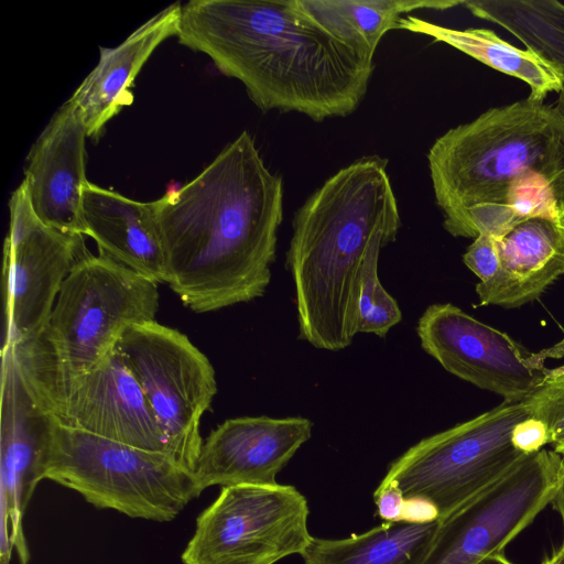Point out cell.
<instances>
[{
  "instance_id": "1",
  "label": "cell",
  "mask_w": 564,
  "mask_h": 564,
  "mask_svg": "<svg viewBox=\"0 0 564 564\" xmlns=\"http://www.w3.org/2000/svg\"><path fill=\"white\" fill-rule=\"evenodd\" d=\"M166 284L196 313L262 296L283 219V181L242 131L192 181L153 200Z\"/></svg>"
},
{
  "instance_id": "2",
  "label": "cell",
  "mask_w": 564,
  "mask_h": 564,
  "mask_svg": "<svg viewBox=\"0 0 564 564\" xmlns=\"http://www.w3.org/2000/svg\"><path fill=\"white\" fill-rule=\"evenodd\" d=\"M176 37L262 111L314 121L352 113L375 69V54L330 31L304 0H189Z\"/></svg>"
},
{
  "instance_id": "3",
  "label": "cell",
  "mask_w": 564,
  "mask_h": 564,
  "mask_svg": "<svg viewBox=\"0 0 564 564\" xmlns=\"http://www.w3.org/2000/svg\"><path fill=\"white\" fill-rule=\"evenodd\" d=\"M435 203L454 237L499 239L532 217L557 221L564 118L529 97L449 129L427 154Z\"/></svg>"
},
{
  "instance_id": "4",
  "label": "cell",
  "mask_w": 564,
  "mask_h": 564,
  "mask_svg": "<svg viewBox=\"0 0 564 564\" xmlns=\"http://www.w3.org/2000/svg\"><path fill=\"white\" fill-rule=\"evenodd\" d=\"M388 160L361 156L328 177L292 220L286 264L292 274L300 338L337 351L358 333L360 276L377 240L401 227Z\"/></svg>"
},
{
  "instance_id": "5",
  "label": "cell",
  "mask_w": 564,
  "mask_h": 564,
  "mask_svg": "<svg viewBox=\"0 0 564 564\" xmlns=\"http://www.w3.org/2000/svg\"><path fill=\"white\" fill-rule=\"evenodd\" d=\"M158 285L104 253L88 251L63 282L41 335L12 347L35 371L57 378L84 373L115 349L129 327L155 321Z\"/></svg>"
},
{
  "instance_id": "6",
  "label": "cell",
  "mask_w": 564,
  "mask_h": 564,
  "mask_svg": "<svg viewBox=\"0 0 564 564\" xmlns=\"http://www.w3.org/2000/svg\"><path fill=\"white\" fill-rule=\"evenodd\" d=\"M41 479L78 492L98 509L155 522L174 520L199 496L193 473L169 455L72 429L53 416Z\"/></svg>"
},
{
  "instance_id": "7",
  "label": "cell",
  "mask_w": 564,
  "mask_h": 564,
  "mask_svg": "<svg viewBox=\"0 0 564 564\" xmlns=\"http://www.w3.org/2000/svg\"><path fill=\"white\" fill-rule=\"evenodd\" d=\"M529 416L524 400L503 401L421 440L389 465L382 480L395 482L405 499L429 500L443 520L527 456L513 447L511 433Z\"/></svg>"
},
{
  "instance_id": "8",
  "label": "cell",
  "mask_w": 564,
  "mask_h": 564,
  "mask_svg": "<svg viewBox=\"0 0 564 564\" xmlns=\"http://www.w3.org/2000/svg\"><path fill=\"white\" fill-rule=\"evenodd\" d=\"M115 349L138 381L167 455L193 473L204 442L200 420L217 393L213 365L186 335L156 321L129 327Z\"/></svg>"
},
{
  "instance_id": "9",
  "label": "cell",
  "mask_w": 564,
  "mask_h": 564,
  "mask_svg": "<svg viewBox=\"0 0 564 564\" xmlns=\"http://www.w3.org/2000/svg\"><path fill=\"white\" fill-rule=\"evenodd\" d=\"M306 498L290 485L221 487L196 519L183 564H275L302 554L313 536Z\"/></svg>"
},
{
  "instance_id": "10",
  "label": "cell",
  "mask_w": 564,
  "mask_h": 564,
  "mask_svg": "<svg viewBox=\"0 0 564 564\" xmlns=\"http://www.w3.org/2000/svg\"><path fill=\"white\" fill-rule=\"evenodd\" d=\"M563 456L541 449L440 520L423 564H478L502 553L552 502Z\"/></svg>"
},
{
  "instance_id": "11",
  "label": "cell",
  "mask_w": 564,
  "mask_h": 564,
  "mask_svg": "<svg viewBox=\"0 0 564 564\" xmlns=\"http://www.w3.org/2000/svg\"><path fill=\"white\" fill-rule=\"evenodd\" d=\"M9 213L2 265V346H20L41 335L63 282L88 250L84 236L50 227L36 216L23 181L11 193Z\"/></svg>"
},
{
  "instance_id": "12",
  "label": "cell",
  "mask_w": 564,
  "mask_h": 564,
  "mask_svg": "<svg viewBox=\"0 0 564 564\" xmlns=\"http://www.w3.org/2000/svg\"><path fill=\"white\" fill-rule=\"evenodd\" d=\"M416 333L423 350L445 370L508 402L525 400L549 373L545 360L564 355V338L532 352L451 303L430 305Z\"/></svg>"
},
{
  "instance_id": "13",
  "label": "cell",
  "mask_w": 564,
  "mask_h": 564,
  "mask_svg": "<svg viewBox=\"0 0 564 564\" xmlns=\"http://www.w3.org/2000/svg\"><path fill=\"white\" fill-rule=\"evenodd\" d=\"M18 360L40 405L63 425L167 455L151 408L116 349L93 369L69 378L35 371Z\"/></svg>"
},
{
  "instance_id": "14",
  "label": "cell",
  "mask_w": 564,
  "mask_h": 564,
  "mask_svg": "<svg viewBox=\"0 0 564 564\" xmlns=\"http://www.w3.org/2000/svg\"><path fill=\"white\" fill-rule=\"evenodd\" d=\"M52 416L34 397L13 347L1 348L0 488L2 558L12 549L29 564L23 514L41 479Z\"/></svg>"
},
{
  "instance_id": "15",
  "label": "cell",
  "mask_w": 564,
  "mask_h": 564,
  "mask_svg": "<svg viewBox=\"0 0 564 564\" xmlns=\"http://www.w3.org/2000/svg\"><path fill=\"white\" fill-rule=\"evenodd\" d=\"M305 417L228 419L204 440L193 471L197 492L212 486L275 485L276 475L311 437Z\"/></svg>"
},
{
  "instance_id": "16",
  "label": "cell",
  "mask_w": 564,
  "mask_h": 564,
  "mask_svg": "<svg viewBox=\"0 0 564 564\" xmlns=\"http://www.w3.org/2000/svg\"><path fill=\"white\" fill-rule=\"evenodd\" d=\"M87 130L67 99L50 118L26 155L23 182L36 216L64 232L86 236L82 189L86 177Z\"/></svg>"
},
{
  "instance_id": "17",
  "label": "cell",
  "mask_w": 564,
  "mask_h": 564,
  "mask_svg": "<svg viewBox=\"0 0 564 564\" xmlns=\"http://www.w3.org/2000/svg\"><path fill=\"white\" fill-rule=\"evenodd\" d=\"M181 12V2H174L138 26L118 46L99 47L97 65L68 98L80 113L88 138L99 140L107 122L133 102L131 88L135 77L153 52L177 35Z\"/></svg>"
},
{
  "instance_id": "18",
  "label": "cell",
  "mask_w": 564,
  "mask_h": 564,
  "mask_svg": "<svg viewBox=\"0 0 564 564\" xmlns=\"http://www.w3.org/2000/svg\"><path fill=\"white\" fill-rule=\"evenodd\" d=\"M495 240L499 271L490 281L477 283L481 305L521 306L564 275V228L555 219H525Z\"/></svg>"
},
{
  "instance_id": "19",
  "label": "cell",
  "mask_w": 564,
  "mask_h": 564,
  "mask_svg": "<svg viewBox=\"0 0 564 564\" xmlns=\"http://www.w3.org/2000/svg\"><path fill=\"white\" fill-rule=\"evenodd\" d=\"M82 214L86 236L100 253L158 284L166 282L153 200H134L88 181L82 189Z\"/></svg>"
},
{
  "instance_id": "20",
  "label": "cell",
  "mask_w": 564,
  "mask_h": 564,
  "mask_svg": "<svg viewBox=\"0 0 564 564\" xmlns=\"http://www.w3.org/2000/svg\"><path fill=\"white\" fill-rule=\"evenodd\" d=\"M398 30L426 35L447 44L476 61L525 83L529 98L545 101L563 86L561 69L530 48H520L486 28L453 29L415 15H402Z\"/></svg>"
},
{
  "instance_id": "21",
  "label": "cell",
  "mask_w": 564,
  "mask_h": 564,
  "mask_svg": "<svg viewBox=\"0 0 564 564\" xmlns=\"http://www.w3.org/2000/svg\"><path fill=\"white\" fill-rule=\"evenodd\" d=\"M438 525L383 522L345 539L313 538L301 556L304 564H423Z\"/></svg>"
},
{
  "instance_id": "22",
  "label": "cell",
  "mask_w": 564,
  "mask_h": 564,
  "mask_svg": "<svg viewBox=\"0 0 564 564\" xmlns=\"http://www.w3.org/2000/svg\"><path fill=\"white\" fill-rule=\"evenodd\" d=\"M474 17L501 26L556 65L563 86L555 104L564 118V3L557 0H464Z\"/></svg>"
},
{
  "instance_id": "23",
  "label": "cell",
  "mask_w": 564,
  "mask_h": 564,
  "mask_svg": "<svg viewBox=\"0 0 564 564\" xmlns=\"http://www.w3.org/2000/svg\"><path fill=\"white\" fill-rule=\"evenodd\" d=\"M308 10L337 35L375 54L403 14L416 10H447L458 0H304Z\"/></svg>"
},
{
  "instance_id": "24",
  "label": "cell",
  "mask_w": 564,
  "mask_h": 564,
  "mask_svg": "<svg viewBox=\"0 0 564 564\" xmlns=\"http://www.w3.org/2000/svg\"><path fill=\"white\" fill-rule=\"evenodd\" d=\"M386 245L383 240H377L370 247L361 270L358 300V333L379 337H386L402 318L397 301L384 290L378 276L379 253Z\"/></svg>"
},
{
  "instance_id": "25",
  "label": "cell",
  "mask_w": 564,
  "mask_h": 564,
  "mask_svg": "<svg viewBox=\"0 0 564 564\" xmlns=\"http://www.w3.org/2000/svg\"><path fill=\"white\" fill-rule=\"evenodd\" d=\"M530 416L547 426L550 444H564V366L550 369L541 384L524 400Z\"/></svg>"
},
{
  "instance_id": "26",
  "label": "cell",
  "mask_w": 564,
  "mask_h": 564,
  "mask_svg": "<svg viewBox=\"0 0 564 564\" xmlns=\"http://www.w3.org/2000/svg\"><path fill=\"white\" fill-rule=\"evenodd\" d=\"M463 261L479 282L490 281L499 271L496 240L485 235L476 237L463 254Z\"/></svg>"
},
{
  "instance_id": "27",
  "label": "cell",
  "mask_w": 564,
  "mask_h": 564,
  "mask_svg": "<svg viewBox=\"0 0 564 564\" xmlns=\"http://www.w3.org/2000/svg\"><path fill=\"white\" fill-rule=\"evenodd\" d=\"M511 443L524 455L536 453L550 444L547 426L541 420L529 416L516 424L511 433Z\"/></svg>"
},
{
  "instance_id": "28",
  "label": "cell",
  "mask_w": 564,
  "mask_h": 564,
  "mask_svg": "<svg viewBox=\"0 0 564 564\" xmlns=\"http://www.w3.org/2000/svg\"><path fill=\"white\" fill-rule=\"evenodd\" d=\"M373 500L377 514L383 522L402 521L405 498L395 482L381 480L373 492Z\"/></svg>"
},
{
  "instance_id": "29",
  "label": "cell",
  "mask_w": 564,
  "mask_h": 564,
  "mask_svg": "<svg viewBox=\"0 0 564 564\" xmlns=\"http://www.w3.org/2000/svg\"><path fill=\"white\" fill-rule=\"evenodd\" d=\"M440 519L437 508L426 499H405L402 521L413 523H427Z\"/></svg>"
},
{
  "instance_id": "30",
  "label": "cell",
  "mask_w": 564,
  "mask_h": 564,
  "mask_svg": "<svg viewBox=\"0 0 564 564\" xmlns=\"http://www.w3.org/2000/svg\"><path fill=\"white\" fill-rule=\"evenodd\" d=\"M551 503H553V507L557 510L558 514L561 516L564 530V457L561 465L557 488Z\"/></svg>"
},
{
  "instance_id": "31",
  "label": "cell",
  "mask_w": 564,
  "mask_h": 564,
  "mask_svg": "<svg viewBox=\"0 0 564 564\" xmlns=\"http://www.w3.org/2000/svg\"><path fill=\"white\" fill-rule=\"evenodd\" d=\"M478 564H513L510 562L503 553H498L491 556H488L480 561Z\"/></svg>"
},
{
  "instance_id": "32",
  "label": "cell",
  "mask_w": 564,
  "mask_h": 564,
  "mask_svg": "<svg viewBox=\"0 0 564 564\" xmlns=\"http://www.w3.org/2000/svg\"><path fill=\"white\" fill-rule=\"evenodd\" d=\"M542 564H564V542L561 547L547 557Z\"/></svg>"
},
{
  "instance_id": "33",
  "label": "cell",
  "mask_w": 564,
  "mask_h": 564,
  "mask_svg": "<svg viewBox=\"0 0 564 564\" xmlns=\"http://www.w3.org/2000/svg\"><path fill=\"white\" fill-rule=\"evenodd\" d=\"M557 223L560 224L561 227L564 228V199L562 200L558 208Z\"/></svg>"
},
{
  "instance_id": "34",
  "label": "cell",
  "mask_w": 564,
  "mask_h": 564,
  "mask_svg": "<svg viewBox=\"0 0 564 564\" xmlns=\"http://www.w3.org/2000/svg\"><path fill=\"white\" fill-rule=\"evenodd\" d=\"M554 451L564 457V444L555 446Z\"/></svg>"
}]
</instances>
